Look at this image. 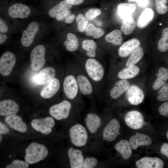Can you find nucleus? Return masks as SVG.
Wrapping results in <instances>:
<instances>
[{"label":"nucleus","mask_w":168,"mask_h":168,"mask_svg":"<svg viewBox=\"0 0 168 168\" xmlns=\"http://www.w3.org/2000/svg\"><path fill=\"white\" fill-rule=\"evenodd\" d=\"M80 65L91 82L95 93H101L105 74L104 67L102 63L94 58H89Z\"/></svg>","instance_id":"1"},{"label":"nucleus","mask_w":168,"mask_h":168,"mask_svg":"<svg viewBox=\"0 0 168 168\" xmlns=\"http://www.w3.org/2000/svg\"><path fill=\"white\" fill-rule=\"evenodd\" d=\"M79 90L82 95L89 96L95 93L93 85L80 64L72 67Z\"/></svg>","instance_id":"2"},{"label":"nucleus","mask_w":168,"mask_h":168,"mask_svg":"<svg viewBox=\"0 0 168 168\" xmlns=\"http://www.w3.org/2000/svg\"><path fill=\"white\" fill-rule=\"evenodd\" d=\"M25 153V161L32 164L45 159L48 155V151L44 145L33 142L27 147Z\"/></svg>","instance_id":"3"},{"label":"nucleus","mask_w":168,"mask_h":168,"mask_svg":"<svg viewBox=\"0 0 168 168\" xmlns=\"http://www.w3.org/2000/svg\"><path fill=\"white\" fill-rule=\"evenodd\" d=\"M63 87L65 95L69 100H74L82 95L73 68L71 73L68 74L64 78Z\"/></svg>","instance_id":"4"},{"label":"nucleus","mask_w":168,"mask_h":168,"mask_svg":"<svg viewBox=\"0 0 168 168\" xmlns=\"http://www.w3.org/2000/svg\"><path fill=\"white\" fill-rule=\"evenodd\" d=\"M69 136L72 143L77 147H82L87 143L88 134L85 128L81 124H76L69 130Z\"/></svg>","instance_id":"5"},{"label":"nucleus","mask_w":168,"mask_h":168,"mask_svg":"<svg viewBox=\"0 0 168 168\" xmlns=\"http://www.w3.org/2000/svg\"><path fill=\"white\" fill-rule=\"evenodd\" d=\"M45 48L44 46L39 44L36 46L30 54L31 68L34 71L40 70L44 65L45 60Z\"/></svg>","instance_id":"6"},{"label":"nucleus","mask_w":168,"mask_h":168,"mask_svg":"<svg viewBox=\"0 0 168 168\" xmlns=\"http://www.w3.org/2000/svg\"><path fill=\"white\" fill-rule=\"evenodd\" d=\"M72 108V104L68 101L63 100L51 106L49 110L50 115L56 119L61 120L67 118Z\"/></svg>","instance_id":"7"},{"label":"nucleus","mask_w":168,"mask_h":168,"mask_svg":"<svg viewBox=\"0 0 168 168\" xmlns=\"http://www.w3.org/2000/svg\"><path fill=\"white\" fill-rule=\"evenodd\" d=\"M16 58L12 53L7 51L0 58V73L4 76H7L11 73L16 63Z\"/></svg>","instance_id":"8"},{"label":"nucleus","mask_w":168,"mask_h":168,"mask_svg":"<svg viewBox=\"0 0 168 168\" xmlns=\"http://www.w3.org/2000/svg\"><path fill=\"white\" fill-rule=\"evenodd\" d=\"M31 126L35 130L44 134L51 132L55 122L53 118L47 117L44 118L34 119L31 123Z\"/></svg>","instance_id":"9"},{"label":"nucleus","mask_w":168,"mask_h":168,"mask_svg":"<svg viewBox=\"0 0 168 168\" xmlns=\"http://www.w3.org/2000/svg\"><path fill=\"white\" fill-rule=\"evenodd\" d=\"M124 121L128 126L135 130L141 128L144 124L142 114L140 111L136 110L128 112L124 116Z\"/></svg>","instance_id":"10"},{"label":"nucleus","mask_w":168,"mask_h":168,"mask_svg":"<svg viewBox=\"0 0 168 168\" xmlns=\"http://www.w3.org/2000/svg\"><path fill=\"white\" fill-rule=\"evenodd\" d=\"M39 29V25L37 22L34 21L30 23L22 33L20 40L22 45L29 47L33 43Z\"/></svg>","instance_id":"11"},{"label":"nucleus","mask_w":168,"mask_h":168,"mask_svg":"<svg viewBox=\"0 0 168 168\" xmlns=\"http://www.w3.org/2000/svg\"><path fill=\"white\" fill-rule=\"evenodd\" d=\"M126 98L131 105H138L141 104L144 98L143 91L136 85H130L126 91Z\"/></svg>","instance_id":"12"},{"label":"nucleus","mask_w":168,"mask_h":168,"mask_svg":"<svg viewBox=\"0 0 168 168\" xmlns=\"http://www.w3.org/2000/svg\"><path fill=\"white\" fill-rule=\"evenodd\" d=\"M120 127L117 119H113L111 120L103 130V139L108 142L114 140L119 134Z\"/></svg>","instance_id":"13"},{"label":"nucleus","mask_w":168,"mask_h":168,"mask_svg":"<svg viewBox=\"0 0 168 168\" xmlns=\"http://www.w3.org/2000/svg\"><path fill=\"white\" fill-rule=\"evenodd\" d=\"M30 12L28 6L19 3L12 4L8 9V15L12 18H25L29 16Z\"/></svg>","instance_id":"14"},{"label":"nucleus","mask_w":168,"mask_h":168,"mask_svg":"<svg viewBox=\"0 0 168 168\" xmlns=\"http://www.w3.org/2000/svg\"><path fill=\"white\" fill-rule=\"evenodd\" d=\"M130 86V83L127 80H119L109 89L107 92L112 99H116L126 91Z\"/></svg>","instance_id":"15"},{"label":"nucleus","mask_w":168,"mask_h":168,"mask_svg":"<svg viewBox=\"0 0 168 168\" xmlns=\"http://www.w3.org/2000/svg\"><path fill=\"white\" fill-rule=\"evenodd\" d=\"M56 75L55 69L51 67L42 69L34 77L35 82L40 85H45L53 79Z\"/></svg>","instance_id":"16"},{"label":"nucleus","mask_w":168,"mask_h":168,"mask_svg":"<svg viewBox=\"0 0 168 168\" xmlns=\"http://www.w3.org/2000/svg\"><path fill=\"white\" fill-rule=\"evenodd\" d=\"M5 120L6 124L12 129L21 133H24L27 130V126L23 121L21 118L16 115L7 116Z\"/></svg>","instance_id":"17"},{"label":"nucleus","mask_w":168,"mask_h":168,"mask_svg":"<svg viewBox=\"0 0 168 168\" xmlns=\"http://www.w3.org/2000/svg\"><path fill=\"white\" fill-rule=\"evenodd\" d=\"M140 41L137 39L133 38L124 43L119 47L118 54L121 57H126L131 54L139 47Z\"/></svg>","instance_id":"18"},{"label":"nucleus","mask_w":168,"mask_h":168,"mask_svg":"<svg viewBox=\"0 0 168 168\" xmlns=\"http://www.w3.org/2000/svg\"><path fill=\"white\" fill-rule=\"evenodd\" d=\"M136 165L139 168H162L164 163L159 158L146 157L137 161Z\"/></svg>","instance_id":"19"},{"label":"nucleus","mask_w":168,"mask_h":168,"mask_svg":"<svg viewBox=\"0 0 168 168\" xmlns=\"http://www.w3.org/2000/svg\"><path fill=\"white\" fill-rule=\"evenodd\" d=\"M19 110L18 104L12 100H5L0 102V115L1 116L16 114Z\"/></svg>","instance_id":"20"},{"label":"nucleus","mask_w":168,"mask_h":168,"mask_svg":"<svg viewBox=\"0 0 168 168\" xmlns=\"http://www.w3.org/2000/svg\"><path fill=\"white\" fill-rule=\"evenodd\" d=\"M68 154L71 168H82L84 159L81 151L71 147L68 150Z\"/></svg>","instance_id":"21"},{"label":"nucleus","mask_w":168,"mask_h":168,"mask_svg":"<svg viewBox=\"0 0 168 168\" xmlns=\"http://www.w3.org/2000/svg\"><path fill=\"white\" fill-rule=\"evenodd\" d=\"M60 82L57 78H54L41 91V96L45 99L50 98L55 95L58 91Z\"/></svg>","instance_id":"22"},{"label":"nucleus","mask_w":168,"mask_h":168,"mask_svg":"<svg viewBox=\"0 0 168 168\" xmlns=\"http://www.w3.org/2000/svg\"><path fill=\"white\" fill-rule=\"evenodd\" d=\"M129 142L132 148L136 149L141 146L150 145L152 142V140L147 135L137 133L131 137Z\"/></svg>","instance_id":"23"},{"label":"nucleus","mask_w":168,"mask_h":168,"mask_svg":"<svg viewBox=\"0 0 168 168\" xmlns=\"http://www.w3.org/2000/svg\"><path fill=\"white\" fill-rule=\"evenodd\" d=\"M168 81V68L165 66H161L158 69L156 77L152 86L155 91H158Z\"/></svg>","instance_id":"24"},{"label":"nucleus","mask_w":168,"mask_h":168,"mask_svg":"<svg viewBox=\"0 0 168 168\" xmlns=\"http://www.w3.org/2000/svg\"><path fill=\"white\" fill-rule=\"evenodd\" d=\"M85 122L88 130L92 134L96 132L101 123L100 117L94 113L87 114L85 119Z\"/></svg>","instance_id":"25"},{"label":"nucleus","mask_w":168,"mask_h":168,"mask_svg":"<svg viewBox=\"0 0 168 168\" xmlns=\"http://www.w3.org/2000/svg\"><path fill=\"white\" fill-rule=\"evenodd\" d=\"M114 148L125 160L129 158L132 155V148L129 142L127 140H120L115 144Z\"/></svg>","instance_id":"26"},{"label":"nucleus","mask_w":168,"mask_h":168,"mask_svg":"<svg viewBox=\"0 0 168 168\" xmlns=\"http://www.w3.org/2000/svg\"><path fill=\"white\" fill-rule=\"evenodd\" d=\"M140 72L139 68L136 65L127 67L120 70L117 74L119 80H128L137 76Z\"/></svg>","instance_id":"27"},{"label":"nucleus","mask_w":168,"mask_h":168,"mask_svg":"<svg viewBox=\"0 0 168 168\" xmlns=\"http://www.w3.org/2000/svg\"><path fill=\"white\" fill-rule=\"evenodd\" d=\"M154 13L152 9L149 8H146L139 17L137 22L138 27H145L153 19Z\"/></svg>","instance_id":"28"},{"label":"nucleus","mask_w":168,"mask_h":168,"mask_svg":"<svg viewBox=\"0 0 168 168\" xmlns=\"http://www.w3.org/2000/svg\"><path fill=\"white\" fill-rule=\"evenodd\" d=\"M136 8V5L134 3H122L119 4L117 6L118 13L123 19L131 16Z\"/></svg>","instance_id":"29"},{"label":"nucleus","mask_w":168,"mask_h":168,"mask_svg":"<svg viewBox=\"0 0 168 168\" xmlns=\"http://www.w3.org/2000/svg\"><path fill=\"white\" fill-rule=\"evenodd\" d=\"M66 49L69 52L77 51L79 47V42L77 36L74 34L68 33L67 35V39L64 42Z\"/></svg>","instance_id":"30"},{"label":"nucleus","mask_w":168,"mask_h":168,"mask_svg":"<svg viewBox=\"0 0 168 168\" xmlns=\"http://www.w3.org/2000/svg\"><path fill=\"white\" fill-rule=\"evenodd\" d=\"M82 49L86 52L89 58H95L96 56L97 44L94 40H84L82 44Z\"/></svg>","instance_id":"31"},{"label":"nucleus","mask_w":168,"mask_h":168,"mask_svg":"<svg viewBox=\"0 0 168 168\" xmlns=\"http://www.w3.org/2000/svg\"><path fill=\"white\" fill-rule=\"evenodd\" d=\"M72 7L71 4L65 1H63L51 8L49 10L48 14L51 17H56L60 13L66 10H69Z\"/></svg>","instance_id":"32"},{"label":"nucleus","mask_w":168,"mask_h":168,"mask_svg":"<svg viewBox=\"0 0 168 168\" xmlns=\"http://www.w3.org/2000/svg\"><path fill=\"white\" fill-rule=\"evenodd\" d=\"M136 25L134 20L130 16L123 19L121 31L124 35L130 34L134 30Z\"/></svg>","instance_id":"33"},{"label":"nucleus","mask_w":168,"mask_h":168,"mask_svg":"<svg viewBox=\"0 0 168 168\" xmlns=\"http://www.w3.org/2000/svg\"><path fill=\"white\" fill-rule=\"evenodd\" d=\"M105 39L108 43H111L115 46H119L123 41L121 31L119 30H114L106 35Z\"/></svg>","instance_id":"34"},{"label":"nucleus","mask_w":168,"mask_h":168,"mask_svg":"<svg viewBox=\"0 0 168 168\" xmlns=\"http://www.w3.org/2000/svg\"><path fill=\"white\" fill-rule=\"evenodd\" d=\"M143 55V49L138 47L131 54L126 63V66L135 65L141 59Z\"/></svg>","instance_id":"35"},{"label":"nucleus","mask_w":168,"mask_h":168,"mask_svg":"<svg viewBox=\"0 0 168 168\" xmlns=\"http://www.w3.org/2000/svg\"><path fill=\"white\" fill-rule=\"evenodd\" d=\"M84 32L86 35L92 36L95 39L100 38L105 34L103 30L101 28L96 27L92 23L87 25Z\"/></svg>","instance_id":"36"},{"label":"nucleus","mask_w":168,"mask_h":168,"mask_svg":"<svg viewBox=\"0 0 168 168\" xmlns=\"http://www.w3.org/2000/svg\"><path fill=\"white\" fill-rule=\"evenodd\" d=\"M157 49L161 52L168 50V28H164L162 31V36L159 40Z\"/></svg>","instance_id":"37"},{"label":"nucleus","mask_w":168,"mask_h":168,"mask_svg":"<svg viewBox=\"0 0 168 168\" xmlns=\"http://www.w3.org/2000/svg\"><path fill=\"white\" fill-rule=\"evenodd\" d=\"M157 99L160 101H168V81L158 90Z\"/></svg>","instance_id":"38"},{"label":"nucleus","mask_w":168,"mask_h":168,"mask_svg":"<svg viewBox=\"0 0 168 168\" xmlns=\"http://www.w3.org/2000/svg\"><path fill=\"white\" fill-rule=\"evenodd\" d=\"M78 30L80 32H83L88 25V21L86 17L81 14L78 15L76 18Z\"/></svg>","instance_id":"39"},{"label":"nucleus","mask_w":168,"mask_h":168,"mask_svg":"<svg viewBox=\"0 0 168 168\" xmlns=\"http://www.w3.org/2000/svg\"><path fill=\"white\" fill-rule=\"evenodd\" d=\"M167 0H155L156 8L158 13L161 14H164L167 13L168 7L166 5Z\"/></svg>","instance_id":"40"},{"label":"nucleus","mask_w":168,"mask_h":168,"mask_svg":"<svg viewBox=\"0 0 168 168\" xmlns=\"http://www.w3.org/2000/svg\"><path fill=\"white\" fill-rule=\"evenodd\" d=\"M29 164L26 161L19 160H15L11 164L6 166V168H28L29 167Z\"/></svg>","instance_id":"41"},{"label":"nucleus","mask_w":168,"mask_h":168,"mask_svg":"<svg viewBox=\"0 0 168 168\" xmlns=\"http://www.w3.org/2000/svg\"><path fill=\"white\" fill-rule=\"evenodd\" d=\"M101 13V11L99 9L91 8L85 12V16L87 20L91 21L99 16Z\"/></svg>","instance_id":"42"},{"label":"nucleus","mask_w":168,"mask_h":168,"mask_svg":"<svg viewBox=\"0 0 168 168\" xmlns=\"http://www.w3.org/2000/svg\"><path fill=\"white\" fill-rule=\"evenodd\" d=\"M98 162L97 160L93 157H87L84 160L82 168H93L95 167Z\"/></svg>","instance_id":"43"},{"label":"nucleus","mask_w":168,"mask_h":168,"mask_svg":"<svg viewBox=\"0 0 168 168\" xmlns=\"http://www.w3.org/2000/svg\"><path fill=\"white\" fill-rule=\"evenodd\" d=\"M158 110L161 115L168 116V101L163 102L159 107Z\"/></svg>","instance_id":"44"},{"label":"nucleus","mask_w":168,"mask_h":168,"mask_svg":"<svg viewBox=\"0 0 168 168\" xmlns=\"http://www.w3.org/2000/svg\"><path fill=\"white\" fill-rule=\"evenodd\" d=\"M71 12L69 10H66L61 12L56 17V19L58 21H61L65 19L71 15Z\"/></svg>","instance_id":"45"},{"label":"nucleus","mask_w":168,"mask_h":168,"mask_svg":"<svg viewBox=\"0 0 168 168\" xmlns=\"http://www.w3.org/2000/svg\"><path fill=\"white\" fill-rule=\"evenodd\" d=\"M8 30V27L5 21L1 18L0 19V32L5 33L7 32Z\"/></svg>","instance_id":"46"},{"label":"nucleus","mask_w":168,"mask_h":168,"mask_svg":"<svg viewBox=\"0 0 168 168\" xmlns=\"http://www.w3.org/2000/svg\"><path fill=\"white\" fill-rule=\"evenodd\" d=\"M160 152L161 154L168 158V143H163L160 148Z\"/></svg>","instance_id":"47"},{"label":"nucleus","mask_w":168,"mask_h":168,"mask_svg":"<svg viewBox=\"0 0 168 168\" xmlns=\"http://www.w3.org/2000/svg\"><path fill=\"white\" fill-rule=\"evenodd\" d=\"M9 131V129L7 126L2 122H0V134H5L7 133Z\"/></svg>","instance_id":"48"},{"label":"nucleus","mask_w":168,"mask_h":168,"mask_svg":"<svg viewBox=\"0 0 168 168\" xmlns=\"http://www.w3.org/2000/svg\"><path fill=\"white\" fill-rule=\"evenodd\" d=\"M135 2L138 6L142 7H146L149 2L148 0H137Z\"/></svg>","instance_id":"49"},{"label":"nucleus","mask_w":168,"mask_h":168,"mask_svg":"<svg viewBox=\"0 0 168 168\" xmlns=\"http://www.w3.org/2000/svg\"><path fill=\"white\" fill-rule=\"evenodd\" d=\"M72 5H78L82 3L84 0H65Z\"/></svg>","instance_id":"50"},{"label":"nucleus","mask_w":168,"mask_h":168,"mask_svg":"<svg viewBox=\"0 0 168 168\" xmlns=\"http://www.w3.org/2000/svg\"><path fill=\"white\" fill-rule=\"evenodd\" d=\"M75 17V16L74 14H71L65 19V22L67 23H71L73 21Z\"/></svg>","instance_id":"51"},{"label":"nucleus","mask_w":168,"mask_h":168,"mask_svg":"<svg viewBox=\"0 0 168 168\" xmlns=\"http://www.w3.org/2000/svg\"><path fill=\"white\" fill-rule=\"evenodd\" d=\"M7 35L2 33L0 34V44L4 43L7 40Z\"/></svg>","instance_id":"52"},{"label":"nucleus","mask_w":168,"mask_h":168,"mask_svg":"<svg viewBox=\"0 0 168 168\" xmlns=\"http://www.w3.org/2000/svg\"><path fill=\"white\" fill-rule=\"evenodd\" d=\"M137 0H128V1L129 2H133L134 1H136Z\"/></svg>","instance_id":"53"},{"label":"nucleus","mask_w":168,"mask_h":168,"mask_svg":"<svg viewBox=\"0 0 168 168\" xmlns=\"http://www.w3.org/2000/svg\"><path fill=\"white\" fill-rule=\"evenodd\" d=\"M2 140V137L1 135V134L0 135V142H1Z\"/></svg>","instance_id":"54"},{"label":"nucleus","mask_w":168,"mask_h":168,"mask_svg":"<svg viewBox=\"0 0 168 168\" xmlns=\"http://www.w3.org/2000/svg\"><path fill=\"white\" fill-rule=\"evenodd\" d=\"M166 136L167 138L168 139V130L167 132V133H166Z\"/></svg>","instance_id":"55"}]
</instances>
